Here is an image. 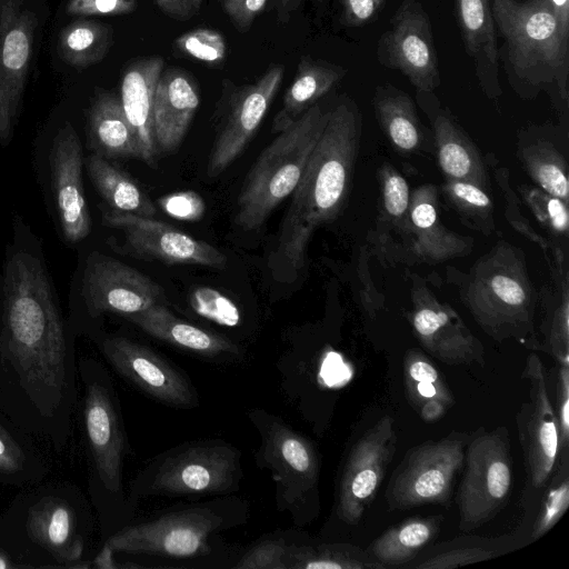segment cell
<instances>
[{"label": "cell", "mask_w": 569, "mask_h": 569, "mask_svg": "<svg viewBox=\"0 0 569 569\" xmlns=\"http://www.w3.org/2000/svg\"><path fill=\"white\" fill-rule=\"evenodd\" d=\"M0 325V410L62 449L71 435L76 365L42 264L18 251L6 264Z\"/></svg>", "instance_id": "1"}, {"label": "cell", "mask_w": 569, "mask_h": 569, "mask_svg": "<svg viewBox=\"0 0 569 569\" xmlns=\"http://www.w3.org/2000/svg\"><path fill=\"white\" fill-rule=\"evenodd\" d=\"M502 59L521 94L556 89L568 99L569 30L546 0H489Z\"/></svg>", "instance_id": "2"}, {"label": "cell", "mask_w": 569, "mask_h": 569, "mask_svg": "<svg viewBox=\"0 0 569 569\" xmlns=\"http://www.w3.org/2000/svg\"><path fill=\"white\" fill-rule=\"evenodd\" d=\"M330 110L315 103L259 154L237 199L234 223L243 231L260 228L296 189Z\"/></svg>", "instance_id": "3"}, {"label": "cell", "mask_w": 569, "mask_h": 569, "mask_svg": "<svg viewBox=\"0 0 569 569\" xmlns=\"http://www.w3.org/2000/svg\"><path fill=\"white\" fill-rule=\"evenodd\" d=\"M463 301L496 340L521 338L532 327L533 291L520 252L500 243L473 266Z\"/></svg>", "instance_id": "4"}, {"label": "cell", "mask_w": 569, "mask_h": 569, "mask_svg": "<svg viewBox=\"0 0 569 569\" xmlns=\"http://www.w3.org/2000/svg\"><path fill=\"white\" fill-rule=\"evenodd\" d=\"M240 451L221 440L183 443L157 457L136 480L140 496H203L237 490Z\"/></svg>", "instance_id": "5"}, {"label": "cell", "mask_w": 569, "mask_h": 569, "mask_svg": "<svg viewBox=\"0 0 569 569\" xmlns=\"http://www.w3.org/2000/svg\"><path fill=\"white\" fill-rule=\"evenodd\" d=\"M236 501H212L172 510L149 521L128 526L106 543L114 551L193 558L210 551L209 537L234 526Z\"/></svg>", "instance_id": "6"}, {"label": "cell", "mask_w": 569, "mask_h": 569, "mask_svg": "<svg viewBox=\"0 0 569 569\" xmlns=\"http://www.w3.org/2000/svg\"><path fill=\"white\" fill-rule=\"evenodd\" d=\"M250 419L261 437L258 465L271 472L279 509L290 511L298 523L300 512L318 482L316 449L305 436L263 410H253Z\"/></svg>", "instance_id": "7"}, {"label": "cell", "mask_w": 569, "mask_h": 569, "mask_svg": "<svg viewBox=\"0 0 569 569\" xmlns=\"http://www.w3.org/2000/svg\"><path fill=\"white\" fill-rule=\"evenodd\" d=\"M466 471L458 493L460 529L470 531L505 505L512 468L508 431L503 427L479 435L465 453Z\"/></svg>", "instance_id": "8"}, {"label": "cell", "mask_w": 569, "mask_h": 569, "mask_svg": "<svg viewBox=\"0 0 569 569\" xmlns=\"http://www.w3.org/2000/svg\"><path fill=\"white\" fill-rule=\"evenodd\" d=\"M466 441L449 436L427 441L410 449L387 488L391 509H409L425 503L448 500L451 483L465 462Z\"/></svg>", "instance_id": "9"}, {"label": "cell", "mask_w": 569, "mask_h": 569, "mask_svg": "<svg viewBox=\"0 0 569 569\" xmlns=\"http://www.w3.org/2000/svg\"><path fill=\"white\" fill-rule=\"evenodd\" d=\"M378 61L403 73L417 91L430 93L440 83L438 56L427 12L418 0H403L377 47Z\"/></svg>", "instance_id": "10"}, {"label": "cell", "mask_w": 569, "mask_h": 569, "mask_svg": "<svg viewBox=\"0 0 569 569\" xmlns=\"http://www.w3.org/2000/svg\"><path fill=\"white\" fill-rule=\"evenodd\" d=\"M82 372L83 422L94 471L107 491L121 497L127 441L117 398L103 371L89 373L86 367Z\"/></svg>", "instance_id": "11"}, {"label": "cell", "mask_w": 569, "mask_h": 569, "mask_svg": "<svg viewBox=\"0 0 569 569\" xmlns=\"http://www.w3.org/2000/svg\"><path fill=\"white\" fill-rule=\"evenodd\" d=\"M522 377L527 381L529 400L520 407L517 426L529 480L538 489L550 479L557 463L559 428L545 367L537 353L528 356Z\"/></svg>", "instance_id": "12"}, {"label": "cell", "mask_w": 569, "mask_h": 569, "mask_svg": "<svg viewBox=\"0 0 569 569\" xmlns=\"http://www.w3.org/2000/svg\"><path fill=\"white\" fill-rule=\"evenodd\" d=\"M102 219L123 233L126 247L140 258L214 269L227 266L226 256L210 243L154 218L111 209L103 212Z\"/></svg>", "instance_id": "13"}, {"label": "cell", "mask_w": 569, "mask_h": 569, "mask_svg": "<svg viewBox=\"0 0 569 569\" xmlns=\"http://www.w3.org/2000/svg\"><path fill=\"white\" fill-rule=\"evenodd\" d=\"M99 348L112 368L149 397L171 407L198 406V396L188 377L148 346L111 336Z\"/></svg>", "instance_id": "14"}, {"label": "cell", "mask_w": 569, "mask_h": 569, "mask_svg": "<svg viewBox=\"0 0 569 569\" xmlns=\"http://www.w3.org/2000/svg\"><path fill=\"white\" fill-rule=\"evenodd\" d=\"M82 297L91 316L128 317L166 301L162 287L121 261L92 252L82 277Z\"/></svg>", "instance_id": "15"}, {"label": "cell", "mask_w": 569, "mask_h": 569, "mask_svg": "<svg viewBox=\"0 0 569 569\" xmlns=\"http://www.w3.org/2000/svg\"><path fill=\"white\" fill-rule=\"evenodd\" d=\"M397 443L395 421L385 416L353 446L340 481L337 513L347 523L362 518L373 500Z\"/></svg>", "instance_id": "16"}, {"label": "cell", "mask_w": 569, "mask_h": 569, "mask_svg": "<svg viewBox=\"0 0 569 569\" xmlns=\"http://www.w3.org/2000/svg\"><path fill=\"white\" fill-rule=\"evenodd\" d=\"M37 17L23 0H0V141L8 142L21 104Z\"/></svg>", "instance_id": "17"}, {"label": "cell", "mask_w": 569, "mask_h": 569, "mask_svg": "<svg viewBox=\"0 0 569 569\" xmlns=\"http://www.w3.org/2000/svg\"><path fill=\"white\" fill-rule=\"evenodd\" d=\"M411 323L422 347L450 366L485 363L481 342L458 313L422 286L412 290Z\"/></svg>", "instance_id": "18"}, {"label": "cell", "mask_w": 569, "mask_h": 569, "mask_svg": "<svg viewBox=\"0 0 569 569\" xmlns=\"http://www.w3.org/2000/svg\"><path fill=\"white\" fill-rule=\"evenodd\" d=\"M283 79V67H270L253 84L242 88L232 101L216 138L207 173L221 174L243 151L262 122Z\"/></svg>", "instance_id": "19"}, {"label": "cell", "mask_w": 569, "mask_h": 569, "mask_svg": "<svg viewBox=\"0 0 569 569\" xmlns=\"http://www.w3.org/2000/svg\"><path fill=\"white\" fill-rule=\"evenodd\" d=\"M49 162L63 236L71 243L78 242L90 233L91 218L83 192L82 147L69 122L54 137Z\"/></svg>", "instance_id": "20"}, {"label": "cell", "mask_w": 569, "mask_h": 569, "mask_svg": "<svg viewBox=\"0 0 569 569\" xmlns=\"http://www.w3.org/2000/svg\"><path fill=\"white\" fill-rule=\"evenodd\" d=\"M200 104L196 81L184 70H162L153 100V133L158 153L176 151Z\"/></svg>", "instance_id": "21"}, {"label": "cell", "mask_w": 569, "mask_h": 569, "mask_svg": "<svg viewBox=\"0 0 569 569\" xmlns=\"http://www.w3.org/2000/svg\"><path fill=\"white\" fill-rule=\"evenodd\" d=\"M164 62L160 57L139 59L126 70L121 83V104L133 129L140 159L154 167L158 150L153 133V100Z\"/></svg>", "instance_id": "22"}, {"label": "cell", "mask_w": 569, "mask_h": 569, "mask_svg": "<svg viewBox=\"0 0 569 569\" xmlns=\"http://www.w3.org/2000/svg\"><path fill=\"white\" fill-rule=\"evenodd\" d=\"M149 336L192 355L209 359L237 357L239 347L231 340L176 317L163 303L126 317Z\"/></svg>", "instance_id": "23"}, {"label": "cell", "mask_w": 569, "mask_h": 569, "mask_svg": "<svg viewBox=\"0 0 569 569\" xmlns=\"http://www.w3.org/2000/svg\"><path fill=\"white\" fill-rule=\"evenodd\" d=\"M459 27L476 74L486 94L501 92L498 77L499 49L489 0H455Z\"/></svg>", "instance_id": "24"}, {"label": "cell", "mask_w": 569, "mask_h": 569, "mask_svg": "<svg viewBox=\"0 0 569 569\" xmlns=\"http://www.w3.org/2000/svg\"><path fill=\"white\" fill-rule=\"evenodd\" d=\"M30 538L66 567L72 568L83 553V541L77 532L71 508L60 499L46 498L28 513Z\"/></svg>", "instance_id": "25"}, {"label": "cell", "mask_w": 569, "mask_h": 569, "mask_svg": "<svg viewBox=\"0 0 569 569\" xmlns=\"http://www.w3.org/2000/svg\"><path fill=\"white\" fill-rule=\"evenodd\" d=\"M408 224L412 249L423 258L445 260L460 254L468 246L439 221L437 190L431 184L421 186L410 197Z\"/></svg>", "instance_id": "26"}, {"label": "cell", "mask_w": 569, "mask_h": 569, "mask_svg": "<svg viewBox=\"0 0 569 569\" xmlns=\"http://www.w3.org/2000/svg\"><path fill=\"white\" fill-rule=\"evenodd\" d=\"M88 146L108 158H138L140 149L121 100L109 92H99L93 99L88 118Z\"/></svg>", "instance_id": "27"}, {"label": "cell", "mask_w": 569, "mask_h": 569, "mask_svg": "<svg viewBox=\"0 0 569 569\" xmlns=\"http://www.w3.org/2000/svg\"><path fill=\"white\" fill-rule=\"evenodd\" d=\"M347 70L323 61L303 57L297 68L293 82L283 97L282 109L273 121V131L280 132L298 119L318 99L331 90Z\"/></svg>", "instance_id": "28"}, {"label": "cell", "mask_w": 569, "mask_h": 569, "mask_svg": "<svg viewBox=\"0 0 569 569\" xmlns=\"http://www.w3.org/2000/svg\"><path fill=\"white\" fill-rule=\"evenodd\" d=\"M433 128L438 162L447 179L468 181L487 191L489 180L471 140L445 114L435 119Z\"/></svg>", "instance_id": "29"}, {"label": "cell", "mask_w": 569, "mask_h": 569, "mask_svg": "<svg viewBox=\"0 0 569 569\" xmlns=\"http://www.w3.org/2000/svg\"><path fill=\"white\" fill-rule=\"evenodd\" d=\"M88 173L112 210L153 218L157 208L144 190L128 173L93 153L87 160Z\"/></svg>", "instance_id": "30"}, {"label": "cell", "mask_w": 569, "mask_h": 569, "mask_svg": "<svg viewBox=\"0 0 569 569\" xmlns=\"http://www.w3.org/2000/svg\"><path fill=\"white\" fill-rule=\"evenodd\" d=\"M437 532L438 522L433 518L408 519L385 531L366 552L383 568L399 566L417 555Z\"/></svg>", "instance_id": "31"}, {"label": "cell", "mask_w": 569, "mask_h": 569, "mask_svg": "<svg viewBox=\"0 0 569 569\" xmlns=\"http://www.w3.org/2000/svg\"><path fill=\"white\" fill-rule=\"evenodd\" d=\"M373 104L381 128L393 146L405 152L419 148L422 136L410 97L393 87H382L377 89Z\"/></svg>", "instance_id": "32"}, {"label": "cell", "mask_w": 569, "mask_h": 569, "mask_svg": "<svg viewBox=\"0 0 569 569\" xmlns=\"http://www.w3.org/2000/svg\"><path fill=\"white\" fill-rule=\"evenodd\" d=\"M112 43L109 24L81 19L68 24L58 39V51L68 64L87 68L100 62Z\"/></svg>", "instance_id": "33"}, {"label": "cell", "mask_w": 569, "mask_h": 569, "mask_svg": "<svg viewBox=\"0 0 569 569\" xmlns=\"http://www.w3.org/2000/svg\"><path fill=\"white\" fill-rule=\"evenodd\" d=\"M288 569H372L383 568L366 551L346 543L290 545Z\"/></svg>", "instance_id": "34"}, {"label": "cell", "mask_w": 569, "mask_h": 569, "mask_svg": "<svg viewBox=\"0 0 569 569\" xmlns=\"http://www.w3.org/2000/svg\"><path fill=\"white\" fill-rule=\"evenodd\" d=\"M405 385L410 403L416 408L430 401L438 400L448 408L455 402L443 377L433 363L421 352L410 350L403 362Z\"/></svg>", "instance_id": "35"}, {"label": "cell", "mask_w": 569, "mask_h": 569, "mask_svg": "<svg viewBox=\"0 0 569 569\" xmlns=\"http://www.w3.org/2000/svg\"><path fill=\"white\" fill-rule=\"evenodd\" d=\"M523 164L541 190L568 202V167L563 157L546 141L522 150Z\"/></svg>", "instance_id": "36"}, {"label": "cell", "mask_w": 569, "mask_h": 569, "mask_svg": "<svg viewBox=\"0 0 569 569\" xmlns=\"http://www.w3.org/2000/svg\"><path fill=\"white\" fill-rule=\"evenodd\" d=\"M443 192L463 218L490 231L493 208L486 190L468 181L447 179Z\"/></svg>", "instance_id": "37"}, {"label": "cell", "mask_w": 569, "mask_h": 569, "mask_svg": "<svg viewBox=\"0 0 569 569\" xmlns=\"http://www.w3.org/2000/svg\"><path fill=\"white\" fill-rule=\"evenodd\" d=\"M569 505L568 457L563 456L562 466L552 480L542 507L537 517L532 531V539L547 533L563 516Z\"/></svg>", "instance_id": "38"}, {"label": "cell", "mask_w": 569, "mask_h": 569, "mask_svg": "<svg viewBox=\"0 0 569 569\" xmlns=\"http://www.w3.org/2000/svg\"><path fill=\"white\" fill-rule=\"evenodd\" d=\"M174 46L182 54L209 64H219L227 56L223 36L209 28H197L181 34Z\"/></svg>", "instance_id": "39"}, {"label": "cell", "mask_w": 569, "mask_h": 569, "mask_svg": "<svg viewBox=\"0 0 569 569\" xmlns=\"http://www.w3.org/2000/svg\"><path fill=\"white\" fill-rule=\"evenodd\" d=\"M383 210L397 226H408L410 192L406 179L393 168L387 166L381 173Z\"/></svg>", "instance_id": "40"}, {"label": "cell", "mask_w": 569, "mask_h": 569, "mask_svg": "<svg viewBox=\"0 0 569 569\" xmlns=\"http://www.w3.org/2000/svg\"><path fill=\"white\" fill-rule=\"evenodd\" d=\"M189 300L196 312L216 322L234 326L239 321L237 306L213 288L199 287L192 290Z\"/></svg>", "instance_id": "41"}, {"label": "cell", "mask_w": 569, "mask_h": 569, "mask_svg": "<svg viewBox=\"0 0 569 569\" xmlns=\"http://www.w3.org/2000/svg\"><path fill=\"white\" fill-rule=\"evenodd\" d=\"M289 546L283 539L264 540L251 548L236 565L239 569H288Z\"/></svg>", "instance_id": "42"}, {"label": "cell", "mask_w": 569, "mask_h": 569, "mask_svg": "<svg viewBox=\"0 0 569 569\" xmlns=\"http://www.w3.org/2000/svg\"><path fill=\"white\" fill-rule=\"evenodd\" d=\"M528 202L538 219L558 233H567L569 214L567 203L543 190L533 189L528 192Z\"/></svg>", "instance_id": "43"}, {"label": "cell", "mask_w": 569, "mask_h": 569, "mask_svg": "<svg viewBox=\"0 0 569 569\" xmlns=\"http://www.w3.org/2000/svg\"><path fill=\"white\" fill-rule=\"evenodd\" d=\"M28 461L23 448L0 425V480H19L27 472Z\"/></svg>", "instance_id": "44"}, {"label": "cell", "mask_w": 569, "mask_h": 569, "mask_svg": "<svg viewBox=\"0 0 569 569\" xmlns=\"http://www.w3.org/2000/svg\"><path fill=\"white\" fill-rule=\"evenodd\" d=\"M553 409L559 428L558 455L566 456L569 445V365H560L556 385V407Z\"/></svg>", "instance_id": "45"}, {"label": "cell", "mask_w": 569, "mask_h": 569, "mask_svg": "<svg viewBox=\"0 0 569 569\" xmlns=\"http://www.w3.org/2000/svg\"><path fill=\"white\" fill-rule=\"evenodd\" d=\"M136 0H69L66 11L70 16H117L132 12Z\"/></svg>", "instance_id": "46"}, {"label": "cell", "mask_w": 569, "mask_h": 569, "mask_svg": "<svg viewBox=\"0 0 569 569\" xmlns=\"http://www.w3.org/2000/svg\"><path fill=\"white\" fill-rule=\"evenodd\" d=\"M158 202L163 211L180 220H198L204 211L203 200L193 191L171 193L161 198Z\"/></svg>", "instance_id": "47"}, {"label": "cell", "mask_w": 569, "mask_h": 569, "mask_svg": "<svg viewBox=\"0 0 569 569\" xmlns=\"http://www.w3.org/2000/svg\"><path fill=\"white\" fill-rule=\"evenodd\" d=\"M492 557H495V553L491 550H486L482 548H463L439 553L428 559L427 561L420 563L418 568L450 569L465 566L468 563L483 561Z\"/></svg>", "instance_id": "48"}, {"label": "cell", "mask_w": 569, "mask_h": 569, "mask_svg": "<svg viewBox=\"0 0 569 569\" xmlns=\"http://www.w3.org/2000/svg\"><path fill=\"white\" fill-rule=\"evenodd\" d=\"M224 12L241 32L247 31L264 9L267 0H221Z\"/></svg>", "instance_id": "49"}, {"label": "cell", "mask_w": 569, "mask_h": 569, "mask_svg": "<svg viewBox=\"0 0 569 569\" xmlns=\"http://www.w3.org/2000/svg\"><path fill=\"white\" fill-rule=\"evenodd\" d=\"M386 0H341L342 18L349 26H361L379 12Z\"/></svg>", "instance_id": "50"}, {"label": "cell", "mask_w": 569, "mask_h": 569, "mask_svg": "<svg viewBox=\"0 0 569 569\" xmlns=\"http://www.w3.org/2000/svg\"><path fill=\"white\" fill-rule=\"evenodd\" d=\"M168 16L186 20L193 17L200 9L202 0H154Z\"/></svg>", "instance_id": "51"}, {"label": "cell", "mask_w": 569, "mask_h": 569, "mask_svg": "<svg viewBox=\"0 0 569 569\" xmlns=\"http://www.w3.org/2000/svg\"><path fill=\"white\" fill-rule=\"evenodd\" d=\"M447 409L448 407L443 402L430 400L420 407L419 412L425 421L431 422L440 419Z\"/></svg>", "instance_id": "52"}, {"label": "cell", "mask_w": 569, "mask_h": 569, "mask_svg": "<svg viewBox=\"0 0 569 569\" xmlns=\"http://www.w3.org/2000/svg\"><path fill=\"white\" fill-rule=\"evenodd\" d=\"M303 0H273L277 17L280 22L289 20L290 14L300 6Z\"/></svg>", "instance_id": "53"}, {"label": "cell", "mask_w": 569, "mask_h": 569, "mask_svg": "<svg viewBox=\"0 0 569 569\" xmlns=\"http://www.w3.org/2000/svg\"><path fill=\"white\" fill-rule=\"evenodd\" d=\"M113 552L114 550L108 543H104L102 550L94 558L93 566L100 569L119 568V566L114 563Z\"/></svg>", "instance_id": "54"}, {"label": "cell", "mask_w": 569, "mask_h": 569, "mask_svg": "<svg viewBox=\"0 0 569 569\" xmlns=\"http://www.w3.org/2000/svg\"><path fill=\"white\" fill-rule=\"evenodd\" d=\"M561 24L569 30V0H546Z\"/></svg>", "instance_id": "55"}, {"label": "cell", "mask_w": 569, "mask_h": 569, "mask_svg": "<svg viewBox=\"0 0 569 569\" xmlns=\"http://www.w3.org/2000/svg\"><path fill=\"white\" fill-rule=\"evenodd\" d=\"M17 567L19 566L14 565L3 550H0V569H12Z\"/></svg>", "instance_id": "56"}]
</instances>
